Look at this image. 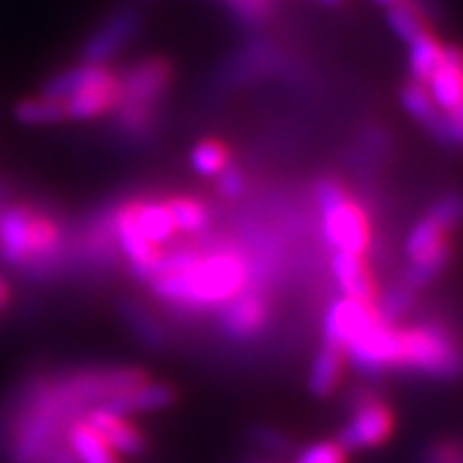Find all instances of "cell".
Instances as JSON below:
<instances>
[{
	"label": "cell",
	"mask_w": 463,
	"mask_h": 463,
	"mask_svg": "<svg viewBox=\"0 0 463 463\" xmlns=\"http://www.w3.org/2000/svg\"><path fill=\"white\" fill-rule=\"evenodd\" d=\"M249 284V268L244 256L232 246L208 249L194 268L149 281L156 300L180 312L218 310Z\"/></svg>",
	"instance_id": "obj_1"
},
{
	"label": "cell",
	"mask_w": 463,
	"mask_h": 463,
	"mask_svg": "<svg viewBox=\"0 0 463 463\" xmlns=\"http://www.w3.org/2000/svg\"><path fill=\"white\" fill-rule=\"evenodd\" d=\"M397 372L416 373L433 381L463 376V347L454 331L439 322L400 326V362Z\"/></svg>",
	"instance_id": "obj_2"
},
{
	"label": "cell",
	"mask_w": 463,
	"mask_h": 463,
	"mask_svg": "<svg viewBox=\"0 0 463 463\" xmlns=\"http://www.w3.org/2000/svg\"><path fill=\"white\" fill-rule=\"evenodd\" d=\"M343 357L354 372L364 378H381L388 372H397L400 362V326L376 324L343 350Z\"/></svg>",
	"instance_id": "obj_3"
},
{
	"label": "cell",
	"mask_w": 463,
	"mask_h": 463,
	"mask_svg": "<svg viewBox=\"0 0 463 463\" xmlns=\"http://www.w3.org/2000/svg\"><path fill=\"white\" fill-rule=\"evenodd\" d=\"M269 322V300L258 287H244L218 307V329L227 341L250 343Z\"/></svg>",
	"instance_id": "obj_4"
},
{
	"label": "cell",
	"mask_w": 463,
	"mask_h": 463,
	"mask_svg": "<svg viewBox=\"0 0 463 463\" xmlns=\"http://www.w3.org/2000/svg\"><path fill=\"white\" fill-rule=\"evenodd\" d=\"M322 234L331 250L364 256L372 246V222L364 206L347 196L345 202L322 213Z\"/></svg>",
	"instance_id": "obj_5"
},
{
	"label": "cell",
	"mask_w": 463,
	"mask_h": 463,
	"mask_svg": "<svg viewBox=\"0 0 463 463\" xmlns=\"http://www.w3.org/2000/svg\"><path fill=\"white\" fill-rule=\"evenodd\" d=\"M392 426H395V419H392L391 407L383 400H376V402L353 409V416L341 428L335 442L345 451L372 449L391 438Z\"/></svg>",
	"instance_id": "obj_6"
},
{
	"label": "cell",
	"mask_w": 463,
	"mask_h": 463,
	"mask_svg": "<svg viewBox=\"0 0 463 463\" xmlns=\"http://www.w3.org/2000/svg\"><path fill=\"white\" fill-rule=\"evenodd\" d=\"M381 324L373 303H362L354 298H335L324 315V341L345 350L366 331Z\"/></svg>",
	"instance_id": "obj_7"
},
{
	"label": "cell",
	"mask_w": 463,
	"mask_h": 463,
	"mask_svg": "<svg viewBox=\"0 0 463 463\" xmlns=\"http://www.w3.org/2000/svg\"><path fill=\"white\" fill-rule=\"evenodd\" d=\"M137 31H140V13L137 10H133V7L116 10L99 29H95L88 36V41L80 48V60H83V64H107L133 41Z\"/></svg>",
	"instance_id": "obj_8"
},
{
	"label": "cell",
	"mask_w": 463,
	"mask_h": 463,
	"mask_svg": "<svg viewBox=\"0 0 463 463\" xmlns=\"http://www.w3.org/2000/svg\"><path fill=\"white\" fill-rule=\"evenodd\" d=\"M116 76H118V90H121L118 98L156 104L171 86L173 69L164 57H145Z\"/></svg>",
	"instance_id": "obj_9"
},
{
	"label": "cell",
	"mask_w": 463,
	"mask_h": 463,
	"mask_svg": "<svg viewBox=\"0 0 463 463\" xmlns=\"http://www.w3.org/2000/svg\"><path fill=\"white\" fill-rule=\"evenodd\" d=\"M33 208L13 203L0 211V260L10 268H24L29 260V225Z\"/></svg>",
	"instance_id": "obj_10"
},
{
	"label": "cell",
	"mask_w": 463,
	"mask_h": 463,
	"mask_svg": "<svg viewBox=\"0 0 463 463\" xmlns=\"http://www.w3.org/2000/svg\"><path fill=\"white\" fill-rule=\"evenodd\" d=\"M426 90L442 114L454 111L463 104V50L445 45L442 64L428 79Z\"/></svg>",
	"instance_id": "obj_11"
},
{
	"label": "cell",
	"mask_w": 463,
	"mask_h": 463,
	"mask_svg": "<svg viewBox=\"0 0 463 463\" xmlns=\"http://www.w3.org/2000/svg\"><path fill=\"white\" fill-rule=\"evenodd\" d=\"M329 268L331 277H334V284L345 298L362 300V303H373L376 300V279H373L364 256L335 250L334 256H331Z\"/></svg>",
	"instance_id": "obj_12"
},
{
	"label": "cell",
	"mask_w": 463,
	"mask_h": 463,
	"mask_svg": "<svg viewBox=\"0 0 463 463\" xmlns=\"http://www.w3.org/2000/svg\"><path fill=\"white\" fill-rule=\"evenodd\" d=\"M175 402V391L165 383H142L137 388H130L126 392L109 397L107 402L99 404L109 414L126 416L130 414H152V411H164Z\"/></svg>",
	"instance_id": "obj_13"
},
{
	"label": "cell",
	"mask_w": 463,
	"mask_h": 463,
	"mask_svg": "<svg viewBox=\"0 0 463 463\" xmlns=\"http://www.w3.org/2000/svg\"><path fill=\"white\" fill-rule=\"evenodd\" d=\"M83 419L102 435L104 442H107L118 457H140V454H145V435H142L126 416L109 414V411L95 407L90 409Z\"/></svg>",
	"instance_id": "obj_14"
},
{
	"label": "cell",
	"mask_w": 463,
	"mask_h": 463,
	"mask_svg": "<svg viewBox=\"0 0 463 463\" xmlns=\"http://www.w3.org/2000/svg\"><path fill=\"white\" fill-rule=\"evenodd\" d=\"M116 80H118V76L107 64H79V67L64 69V71L55 73L52 79L45 80L43 95L64 102V99L76 95V92L86 90V88L109 86Z\"/></svg>",
	"instance_id": "obj_15"
},
{
	"label": "cell",
	"mask_w": 463,
	"mask_h": 463,
	"mask_svg": "<svg viewBox=\"0 0 463 463\" xmlns=\"http://www.w3.org/2000/svg\"><path fill=\"white\" fill-rule=\"evenodd\" d=\"M64 442L71 449L76 463H121V457L102 439V435L86 419L73 420L64 433Z\"/></svg>",
	"instance_id": "obj_16"
},
{
	"label": "cell",
	"mask_w": 463,
	"mask_h": 463,
	"mask_svg": "<svg viewBox=\"0 0 463 463\" xmlns=\"http://www.w3.org/2000/svg\"><path fill=\"white\" fill-rule=\"evenodd\" d=\"M135 225L142 237L154 246V249H165L171 244L177 232L173 227V220L168 215V208L164 202H149V199H133Z\"/></svg>",
	"instance_id": "obj_17"
},
{
	"label": "cell",
	"mask_w": 463,
	"mask_h": 463,
	"mask_svg": "<svg viewBox=\"0 0 463 463\" xmlns=\"http://www.w3.org/2000/svg\"><path fill=\"white\" fill-rule=\"evenodd\" d=\"M343 364H345V357H343L341 347L322 341L310 364V373H307V388L312 395L329 397L335 391V385L341 383Z\"/></svg>",
	"instance_id": "obj_18"
},
{
	"label": "cell",
	"mask_w": 463,
	"mask_h": 463,
	"mask_svg": "<svg viewBox=\"0 0 463 463\" xmlns=\"http://www.w3.org/2000/svg\"><path fill=\"white\" fill-rule=\"evenodd\" d=\"M118 80L109 83V86H95L86 88V90L76 92L71 98L64 99V111H67V118L73 121H90V118H98V116L107 114L116 107L118 102Z\"/></svg>",
	"instance_id": "obj_19"
},
{
	"label": "cell",
	"mask_w": 463,
	"mask_h": 463,
	"mask_svg": "<svg viewBox=\"0 0 463 463\" xmlns=\"http://www.w3.org/2000/svg\"><path fill=\"white\" fill-rule=\"evenodd\" d=\"M400 102H402V109L407 111L420 128L426 130L433 140L439 142V135H442V111L435 107V102L428 95L426 86H420L416 80H409L407 86L400 90Z\"/></svg>",
	"instance_id": "obj_20"
},
{
	"label": "cell",
	"mask_w": 463,
	"mask_h": 463,
	"mask_svg": "<svg viewBox=\"0 0 463 463\" xmlns=\"http://www.w3.org/2000/svg\"><path fill=\"white\" fill-rule=\"evenodd\" d=\"M407 48H409V55H407L409 79L420 83V86H426L428 79L435 73V69L442 64L445 45L439 43L430 31H426V33H420L419 38H414Z\"/></svg>",
	"instance_id": "obj_21"
},
{
	"label": "cell",
	"mask_w": 463,
	"mask_h": 463,
	"mask_svg": "<svg viewBox=\"0 0 463 463\" xmlns=\"http://www.w3.org/2000/svg\"><path fill=\"white\" fill-rule=\"evenodd\" d=\"M164 203L168 208V215H171L175 232L203 234L208 225H211V208L202 199H196V196H168Z\"/></svg>",
	"instance_id": "obj_22"
},
{
	"label": "cell",
	"mask_w": 463,
	"mask_h": 463,
	"mask_svg": "<svg viewBox=\"0 0 463 463\" xmlns=\"http://www.w3.org/2000/svg\"><path fill=\"white\" fill-rule=\"evenodd\" d=\"M121 315L137 341L146 347H164L165 331L161 322L137 300H121Z\"/></svg>",
	"instance_id": "obj_23"
},
{
	"label": "cell",
	"mask_w": 463,
	"mask_h": 463,
	"mask_svg": "<svg viewBox=\"0 0 463 463\" xmlns=\"http://www.w3.org/2000/svg\"><path fill=\"white\" fill-rule=\"evenodd\" d=\"M385 22H388L392 33L407 45L428 31V19L426 13H423V7L411 3V0H402V3L388 7Z\"/></svg>",
	"instance_id": "obj_24"
},
{
	"label": "cell",
	"mask_w": 463,
	"mask_h": 463,
	"mask_svg": "<svg viewBox=\"0 0 463 463\" xmlns=\"http://www.w3.org/2000/svg\"><path fill=\"white\" fill-rule=\"evenodd\" d=\"M416 296H419V293L411 291L407 284H402V281L397 279L392 287L378 291L376 300H373V307H376L381 322L397 324L404 315H409L411 307H414Z\"/></svg>",
	"instance_id": "obj_25"
},
{
	"label": "cell",
	"mask_w": 463,
	"mask_h": 463,
	"mask_svg": "<svg viewBox=\"0 0 463 463\" xmlns=\"http://www.w3.org/2000/svg\"><path fill=\"white\" fill-rule=\"evenodd\" d=\"M14 118L24 126H55V123L67 121V111L60 99L41 95L33 99H22L14 107Z\"/></svg>",
	"instance_id": "obj_26"
},
{
	"label": "cell",
	"mask_w": 463,
	"mask_h": 463,
	"mask_svg": "<svg viewBox=\"0 0 463 463\" xmlns=\"http://www.w3.org/2000/svg\"><path fill=\"white\" fill-rule=\"evenodd\" d=\"M189 164L196 175L218 177L230 164V149L220 140H202L189 154Z\"/></svg>",
	"instance_id": "obj_27"
},
{
	"label": "cell",
	"mask_w": 463,
	"mask_h": 463,
	"mask_svg": "<svg viewBox=\"0 0 463 463\" xmlns=\"http://www.w3.org/2000/svg\"><path fill=\"white\" fill-rule=\"evenodd\" d=\"M347 196L350 194H347L345 184H343L338 177L322 175L317 183H315V202H317L319 213H324V211H329V208L338 206L341 202H345Z\"/></svg>",
	"instance_id": "obj_28"
},
{
	"label": "cell",
	"mask_w": 463,
	"mask_h": 463,
	"mask_svg": "<svg viewBox=\"0 0 463 463\" xmlns=\"http://www.w3.org/2000/svg\"><path fill=\"white\" fill-rule=\"evenodd\" d=\"M347 451L338 447L335 439H324L317 445H310L303 449L298 457L293 458V463H345Z\"/></svg>",
	"instance_id": "obj_29"
},
{
	"label": "cell",
	"mask_w": 463,
	"mask_h": 463,
	"mask_svg": "<svg viewBox=\"0 0 463 463\" xmlns=\"http://www.w3.org/2000/svg\"><path fill=\"white\" fill-rule=\"evenodd\" d=\"M246 177L241 173V168L234 164H227L225 171L218 175V194L227 202H237L239 196L244 194Z\"/></svg>",
	"instance_id": "obj_30"
},
{
	"label": "cell",
	"mask_w": 463,
	"mask_h": 463,
	"mask_svg": "<svg viewBox=\"0 0 463 463\" xmlns=\"http://www.w3.org/2000/svg\"><path fill=\"white\" fill-rule=\"evenodd\" d=\"M426 463H463V442L461 439H438L428 447Z\"/></svg>",
	"instance_id": "obj_31"
},
{
	"label": "cell",
	"mask_w": 463,
	"mask_h": 463,
	"mask_svg": "<svg viewBox=\"0 0 463 463\" xmlns=\"http://www.w3.org/2000/svg\"><path fill=\"white\" fill-rule=\"evenodd\" d=\"M250 438H253V442H256L262 451H268V454H277V457H279V454H287L288 451V438L287 435L277 433L275 428H253Z\"/></svg>",
	"instance_id": "obj_32"
},
{
	"label": "cell",
	"mask_w": 463,
	"mask_h": 463,
	"mask_svg": "<svg viewBox=\"0 0 463 463\" xmlns=\"http://www.w3.org/2000/svg\"><path fill=\"white\" fill-rule=\"evenodd\" d=\"M43 463H76V458H73L71 449L67 447V442L61 439L60 445L55 447V449L50 451L48 457L43 458Z\"/></svg>",
	"instance_id": "obj_33"
},
{
	"label": "cell",
	"mask_w": 463,
	"mask_h": 463,
	"mask_svg": "<svg viewBox=\"0 0 463 463\" xmlns=\"http://www.w3.org/2000/svg\"><path fill=\"white\" fill-rule=\"evenodd\" d=\"M7 303H10V288H7L5 279L0 277V310H3Z\"/></svg>",
	"instance_id": "obj_34"
},
{
	"label": "cell",
	"mask_w": 463,
	"mask_h": 463,
	"mask_svg": "<svg viewBox=\"0 0 463 463\" xmlns=\"http://www.w3.org/2000/svg\"><path fill=\"white\" fill-rule=\"evenodd\" d=\"M373 3H378V5L391 7V5H397V3H402V0H373Z\"/></svg>",
	"instance_id": "obj_35"
},
{
	"label": "cell",
	"mask_w": 463,
	"mask_h": 463,
	"mask_svg": "<svg viewBox=\"0 0 463 463\" xmlns=\"http://www.w3.org/2000/svg\"><path fill=\"white\" fill-rule=\"evenodd\" d=\"M319 3H322V5H338L341 0H319Z\"/></svg>",
	"instance_id": "obj_36"
},
{
	"label": "cell",
	"mask_w": 463,
	"mask_h": 463,
	"mask_svg": "<svg viewBox=\"0 0 463 463\" xmlns=\"http://www.w3.org/2000/svg\"><path fill=\"white\" fill-rule=\"evenodd\" d=\"M250 463H265V461H250Z\"/></svg>",
	"instance_id": "obj_37"
}]
</instances>
